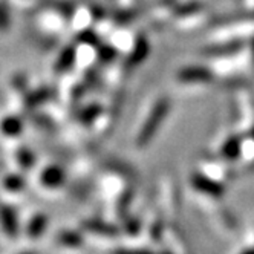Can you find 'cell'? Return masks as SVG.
Here are the masks:
<instances>
[{
  "label": "cell",
  "instance_id": "10",
  "mask_svg": "<svg viewBox=\"0 0 254 254\" xmlns=\"http://www.w3.org/2000/svg\"><path fill=\"white\" fill-rule=\"evenodd\" d=\"M75 57H77V52H75L74 46H69V48L63 49L62 54H60V57H59V60H57L56 69L59 72H64L66 69H69L72 64H74Z\"/></svg>",
  "mask_w": 254,
  "mask_h": 254
},
{
  "label": "cell",
  "instance_id": "4",
  "mask_svg": "<svg viewBox=\"0 0 254 254\" xmlns=\"http://www.w3.org/2000/svg\"><path fill=\"white\" fill-rule=\"evenodd\" d=\"M64 172L62 167L59 166H49L46 167L42 175H40V183L45 186V187H49V189H57L60 186H63L64 183Z\"/></svg>",
  "mask_w": 254,
  "mask_h": 254
},
{
  "label": "cell",
  "instance_id": "16",
  "mask_svg": "<svg viewBox=\"0 0 254 254\" xmlns=\"http://www.w3.org/2000/svg\"><path fill=\"white\" fill-rule=\"evenodd\" d=\"M9 23H11L9 5L5 2V0H0V31L8 29Z\"/></svg>",
  "mask_w": 254,
  "mask_h": 254
},
{
  "label": "cell",
  "instance_id": "13",
  "mask_svg": "<svg viewBox=\"0 0 254 254\" xmlns=\"http://www.w3.org/2000/svg\"><path fill=\"white\" fill-rule=\"evenodd\" d=\"M49 97H51V90L48 87H40L37 90H34V92L28 97L26 104L28 106H39V104L45 103Z\"/></svg>",
  "mask_w": 254,
  "mask_h": 254
},
{
  "label": "cell",
  "instance_id": "2",
  "mask_svg": "<svg viewBox=\"0 0 254 254\" xmlns=\"http://www.w3.org/2000/svg\"><path fill=\"white\" fill-rule=\"evenodd\" d=\"M216 81L213 69L204 66H186L175 75V86L186 94H199L208 90Z\"/></svg>",
  "mask_w": 254,
  "mask_h": 254
},
{
  "label": "cell",
  "instance_id": "6",
  "mask_svg": "<svg viewBox=\"0 0 254 254\" xmlns=\"http://www.w3.org/2000/svg\"><path fill=\"white\" fill-rule=\"evenodd\" d=\"M83 228L89 233H94L98 236H107V238H112V236L118 234V230L111 225L109 222L100 221V219H89L83 222Z\"/></svg>",
  "mask_w": 254,
  "mask_h": 254
},
{
  "label": "cell",
  "instance_id": "14",
  "mask_svg": "<svg viewBox=\"0 0 254 254\" xmlns=\"http://www.w3.org/2000/svg\"><path fill=\"white\" fill-rule=\"evenodd\" d=\"M17 162H19V166L23 169H31L35 164V156L29 149L22 147L17 152Z\"/></svg>",
  "mask_w": 254,
  "mask_h": 254
},
{
  "label": "cell",
  "instance_id": "11",
  "mask_svg": "<svg viewBox=\"0 0 254 254\" xmlns=\"http://www.w3.org/2000/svg\"><path fill=\"white\" fill-rule=\"evenodd\" d=\"M26 186V181L22 175L19 173H12V175H8L3 181V187L8 190V191H12V193H17V191H22Z\"/></svg>",
  "mask_w": 254,
  "mask_h": 254
},
{
  "label": "cell",
  "instance_id": "5",
  "mask_svg": "<svg viewBox=\"0 0 254 254\" xmlns=\"http://www.w3.org/2000/svg\"><path fill=\"white\" fill-rule=\"evenodd\" d=\"M245 133L241 142V162L247 169H251L254 167V127Z\"/></svg>",
  "mask_w": 254,
  "mask_h": 254
},
{
  "label": "cell",
  "instance_id": "3",
  "mask_svg": "<svg viewBox=\"0 0 254 254\" xmlns=\"http://www.w3.org/2000/svg\"><path fill=\"white\" fill-rule=\"evenodd\" d=\"M0 225H2V230L5 231V234L11 236V238H14V236H17V233H19L17 213L8 204H0Z\"/></svg>",
  "mask_w": 254,
  "mask_h": 254
},
{
  "label": "cell",
  "instance_id": "15",
  "mask_svg": "<svg viewBox=\"0 0 254 254\" xmlns=\"http://www.w3.org/2000/svg\"><path fill=\"white\" fill-rule=\"evenodd\" d=\"M101 114V107L100 106H87L86 109L78 114V120L81 123H92L98 115Z\"/></svg>",
  "mask_w": 254,
  "mask_h": 254
},
{
  "label": "cell",
  "instance_id": "7",
  "mask_svg": "<svg viewBox=\"0 0 254 254\" xmlns=\"http://www.w3.org/2000/svg\"><path fill=\"white\" fill-rule=\"evenodd\" d=\"M0 130L6 136H19L23 130V120L20 117H5L0 123Z\"/></svg>",
  "mask_w": 254,
  "mask_h": 254
},
{
  "label": "cell",
  "instance_id": "1",
  "mask_svg": "<svg viewBox=\"0 0 254 254\" xmlns=\"http://www.w3.org/2000/svg\"><path fill=\"white\" fill-rule=\"evenodd\" d=\"M170 111H172V101L169 97H159L158 100H155L150 111L147 112L146 118H144L142 126L139 127V130L136 133L135 146L138 149H144L149 146L150 141L156 136L158 130L161 129V126L167 120Z\"/></svg>",
  "mask_w": 254,
  "mask_h": 254
},
{
  "label": "cell",
  "instance_id": "12",
  "mask_svg": "<svg viewBox=\"0 0 254 254\" xmlns=\"http://www.w3.org/2000/svg\"><path fill=\"white\" fill-rule=\"evenodd\" d=\"M59 242L62 245H66V247H80L83 244V238H81V234L77 231L66 230V231H62L59 234Z\"/></svg>",
  "mask_w": 254,
  "mask_h": 254
},
{
  "label": "cell",
  "instance_id": "9",
  "mask_svg": "<svg viewBox=\"0 0 254 254\" xmlns=\"http://www.w3.org/2000/svg\"><path fill=\"white\" fill-rule=\"evenodd\" d=\"M147 42L144 40V39H138L136 43L133 45L132 48V52H130V56L129 59H127V64H130V66H136L139 64L144 59H146V54H147Z\"/></svg>",
  "mask_w": 254,
  "mask_h": 254
},
{
  "label": "cell",
  "instance_id": "8",
  "mask_svg": "<svg viewBox=\"0 0 254 254\" xmlns=\"http://www.w3.org/2000/svg\"><path fill=\"white\" fill-rule=\"evenodd\" d=\"M48 227V217L45 214H35L32 219L28 222V227H26V233L31 238H39L45 233Z\"/></svg>",
  "mask_w": 254,
  "mask_h": 254
}]
</instances>
